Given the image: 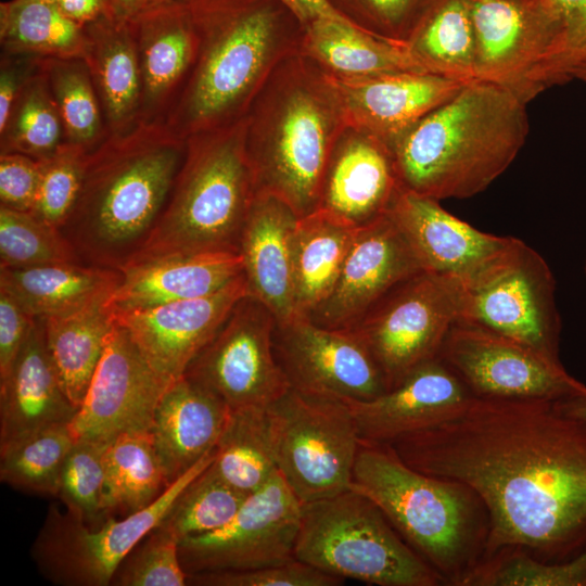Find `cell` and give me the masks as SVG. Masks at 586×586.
Here are the masks:
<instances>
[{"mask_svg": "<svg viewBox=\"0 0 586 586\" xmlns=\"http://www.w3.org/2000/svg\"><path fill=\"white\" fill-rule=\"evenodd\" d=\"M387 444L412 469L475 491L489 515L485 558L514 549L561 563L586 551V421L553 400L472 396Z\"/></svg>", "mask_w": 586, "mask_h": 586, "instance_id": "6da1fadb", "label": "cell"}, {"mask_svg": "<svg viewBox=\"0 0 586 586\" xmlns=\"http://www.w3.org/2000/svg\"><path fill=\"white\" fill-rule=\"evenodd\" d=\"M196 49L164 123L187 140L244 118L286 56L301 50L305 25L281 0H189Z\"/></svg>", "mask_w": 586, "mask_h": 586, "instance_id": "7a4b0ae2", "label": "cell"}, {"mask_svg": "<svg viewBox=\"0 0 586 586\" xmlns=\"http://www.w3.org/2000/svg\"><path fill=\"white\" fill-rule=\"evenodd\" d=\"M187 140L163 122H139L89 152L77 201L60 228L80 262L120 270L154 228Z\"/></svg>", "mask_w": 586, "mask_h": 586, "instance_id": "3957f363", "label": "cell"}, {"mask_svg": "<svg viewBox=\"0 0 586 586\" xmlns=\"http://www.w3.org/2000/svg\"><path fill=\"white\" fill-rule=\"evenodd\" d=\"M527 103L501 85L467 82L390 146L402 188L437 201L484 191L525 143Z\"/></svg>", "mask_w": 586, "mask_h": 586, "instance_id": "277c9868", "label": "cell"}, {"mask_svg": "<svg viewBox=\"0 0 586 586\" xmlns=\"http://www.w3.org/2000/svg\"><path fill=\"white\" fill-rule=\"evenodd\" d=\"M245 119V151L257 192L304 217L318 209L332 148L348 124L331 77L297 51L271 72Z\"/></svg>", "mask_w": 586, "mask_h": 586, "instance_id": "5b68a950", "label": "cell"}, {"mask_svg": "<svg viewBox=\"0 0 586 586\" xmlns=\"http://www.w3.org/2000/svg\"><path fill=\"white\" fill-rule=\"evenodd\" d=\"M351 488L382 510L445 585L463 586L484 560L489 515L470 486L412 469L388 444L360 441Z\"/></svg>", "mask_w": 586, "mask_h": 586, "instance_id": "8992f818", "label": "cell"}, {"mask_svg": "<svg viewBox=\"0 0 586 586\" xmlns=\"http://www.w3.org/2000/svg\"><path fill=\"white\" fill-rule=\"evenodd\" d=\"M256 194L245 151L244 118L189 137L167 202L130 262L166 255L239 254Z\"/></svg>", "mask_w": 586, "mask_h": 586, "instance_id": "52a82bcc", "label": "cell"}, {"mask_svg": "<svg viewBox=\"0 0 586 586\" xmlns=\"http://www.w3.org/2000/svg\"><path fill=\"white\" fill-rule=\"evenodd\" d=\"M295 559L369 585H445L382 510L352 488L302 505Z\"/></svg>", "mask_w": 586, "mask_h": 586, "instance_id": "ba28073f", "label": "cell"}, {"mask_svg": "<svg viewBox=\"0 0 586 586\" xmlns=\"http://www.w3.org/2000/svg\"><path fill=\"white\" fill-rule=\"evenodd\" d=\"M267 415L278 471L302 505L351 489L360 438L347 403L290 388Z\"/></svg>", "mask_w": 586, "mask_h": 586, "instance_id": "9c48e42d", "label": "cell"}, {"mask_svg": "<svg viewBox=\"0 0 586 586\" xmlns=\"http://www.w3.org/2000/svg\"><path fill=\"white\" fill-rule=\"evenodd\" d=\"M214 458L215 448L150 506L119 520L111 517L95 527L51 505L30 548L39 573L61 586L111 585L123 559L160 524L177 496Z\"/></svg>", "mask_w": 586, "mask_h": 586, "instance_id": "30bf717a", "label": "cell"}, {"mask_svg": "<svg viewBox=\"0 0 586 586\" xmlns=\"http://www.w3.org/2000/svg\"><path fill=\"white\" fill-rule=\"evenodd\" d=\"M464 285L422 271L393 288L353 328L372 354L391 390L434 358L460 319Z\"/></svg>", "mask_w": 586, "mask_h": 586, "instance_id": "8fae6325", "label": "cell"}, {"mask_svg": "<svg viewBox=\"0 0 586 586\" xmlns=\"http://www.w3.org/2000/svg\"><path fill=\"white\" fill-rule=\"evenodd\" d=\"M555 293L546 260L520 240L493 269L464 286L459 321L511 339L560 365Z\"/></svg>", "mask_w": 586, "mask_h": 586, "instance_id": "7c38bea8", "label": "cell"}, {"mask_svg": "<svg viewBox=\"0 0 586 586\" xmlns=\"http://www.w3.org/2000/svg\"><path fill=\"white\" fill-rule=\"evenodd\" d=\"M275 328L273 314L246 294L183 377L208 390L230 410L267 408L290 390L275 355Z\"/></svg>", "mask_w": 586, "mask_h": 586, "instance_id": "4fadbf2b", "label": "cell"}, {"mask_svg": "<svg viewBox=\"0 0 586 586\" xmlns=\"http://www.w3.org/2000/svg\"><path fill=\"white\" fill-rule=\"evenodd\" d=\"M302 504L280 472L250 494L222 527L181 540L187 574L251 570L295 559Z\"/></svg>", "mask_w": 586, "mask_h": 586, "instance_id": "5bb4252c", "label": "cell"}, {"mask_svg": "<svg viewBox=\"0 0 586 586\" xmlns=\"http://www.w3.org/2000/svg\"><path fill=\"white\" fill-rule=\"evenodd\" d=\"M437 358L477 397L558 400L586 394V385L562 364L459 320L446 334Z\"/></svg>", "mask_w": 586, "mask_h": 586, "instance_id": "9a60e30c", "label": "cell"}, {"mask_svg": "<svg viewBox=\"0 0 586 586\" xmlns=\"http://www.w3.org/2000/svg\"><path fill=\"white\" fill-rule=\"evenodd\" d=\"M276 358L290 388L345 403L371 400L387 391L368 346L353 329H328L307 315L276 322Z\"/></svg>", "mask_w": 586, "mask_h": 586, "instance_id": "2e32d148", "label": "cell"}, {"mask_svg": "<svg viewBox=\"0 0 586 586\" xmlns=\"http://www.w3.org/2000/svg\"><path fill=\"white\" fill-rule=\"evenodd\" d=\"M168 386L115 321L86 396L68 424L75 441L107 444L124 433L151 431Z\"/></svg>", "mask_w": 586, "mask_h": 586, "instance_id": "e0dca14e", "label": "cell"}, {"mask_svg": "<svg viewBox=\"0 0 586 586\" xmlns=\"http://www.w3.org/2000/svg\"><path fill=\"white\" fill-rule=\"evenodd\" d=\"M387 215L424 271L456 278L464 286L493 269L520 241L483 232L444 209L440 201L404 188Z\"/></svg>", "mask_w": 586, "mask_h": 586, "instance_id": "ac0fdd59", "label": "cell"}, {"mask_svg": "<svg viewBox=\"0 0 586 586\" xmlns=\"http://www.w3.org/2000/svg\"><path fill=\"white\" fill-rule=\"evenodd\" d=\"M424 271L387 215L357 229L330 294L307 316L328 329H353L393 288Z\"/></svg>", "mask_w": 586, "mask_h": 586, "instance_id": "d6986e66", "label": "cell"}, {"mask_svg": "<svg viewBox=\"0 0 586 586\" xmlns=\"http://www.w3.org/2000/svg\"><path fill=\"white\" fill-rule=\"evenodd\" d=\"M249 294L242 273L220 291L153 308L114 314L151 368L167 384L180 379L233 306Z\"/></svg>", "mask_w": 586, "mask_h": 586, "instance_id": "ffe728a7", "label": "cell"}, {"mask_svg": "<svg viewBox=\"0 0 586 586\" xmlns=\"http://www.w3.org/2000/svg\"><path fill=\"white\" fill-rule=\"evenodd\" d=\"M475 40V77L507 87L527 102L547 49L537 0H466Z\"/></svg>", "mask_w": 586, "mask_h": 586, "instance_id": "44dd1931", "label": "cell"}, {"mask_svg": "<svg viewBox=\"0 0 586 586\" xmlns=\"http://www.w3.org/2000/svg\"><path fill=\"white\" fill-rule=\"evenodd\" d=\"M400 189L390 148L347 124L330 153L318 209L360 228L384 216Z\"/></svg>", "mask_w": 586, "mask_h": 586, "instance_id": "7402d4cb", "label": "cell"}, {"mask_svg": "<svg viewBox=\"0 0 586 586\" xmlns=\"http://www.w3.org/2000/svg\"><path fill=\"white\" fill-rule=\"evenodd\" d=\"M472 396L459 378L434 358L382 395L347 405L360 441L387 444L446 420Z\"/></svg>", "mask_w": 586, "mask_h": 586, "instance_id": "603a6c76", "label": "cell"}, {"mask_svg": "<svg viewBox=\"0 0 586 586\" xmlns=\"http://www.w3.org/2000/svg\"><path fill=\"white\" fill-rule=\"evenodd\" d=\"M330 77L341 95L348 124L369 131L388 148L467 84L426 72Z\"/></svg>", "mask_w": 586, "mask_h": 586, "instance_id": "cb8c5ba5", "label": "cell"}, {"mask_svg": "<svg viewBox=\"0 0 586 586\" xmlns=\"http://www.w3.org/2000/svg\"><path fill=\"white\" fill-rule=\"evenodd\" d=\"M107 298L113 314L212 295L243 273L238 253L166 255L132 260Z\"/></svg>", "mask_w": 586, "mask_h": 586, "instance_id": "d4e9b609", "label": "cell"}, {"mask_svg": "<svg viewBox=\"0 0 586 586\" xmlns=\"http://www.w3.org/2000/svg\"><path fill=\"white\" fill-rule=\"evenodd\" d=\"M138 53L140 122H163L191 69L196 37L184 2L148 8L129 21Z\"/></svg>", "mask_w": 586, "mask_h": 586, "instance_id": "484cf974", "label": "cell"}, {"mask_svg": "<svg viewBox=\"0 0 586 586\" xmlns=\"http://www.w3.org/2000/svg\"><path fill=\"white\" fill-rule=\"evenodd\" d=\"M297 215L281 199L257 192L241 234L239 254L249 295L284 322L297 314L291 240Z\"/></svg>", "mask_w": 586, "mask_h": 586, "instance_id": "4316f807", "label": "cell"}, {"mask_svg": "<svg viewBox=\"0 0 586 586\" xmlns=\"http://www.w3.org/2000/svg\"><path fill=\"white\" fill-rule=\"evenodd\" d=\"M76 412L49 355L44 320L34 318L17 358L0 379V446L47 428L69 424Z\"/></svg>", "mask_w": 586, "mask_h": 586, "instance_id": "83f0119b", "label": "cell"}, {"mask_svg": "<svg viewBox=\"0 0 586 586\" xmlns=\"http://www.w3.org/2000/svg\"><path fill=\"white\" fill-rule=\"evenodd\" d=\"M229 413L217 396L183 375L166 388L151 434L168 486L214 450Z\"/></svg>", "mask_w": 586, "mask_h": 586, "instance_id": "f1b7e54d", "label": "cell"}, {"mask_svg": "<svg viewBox=\"0 0 586 586\" xmlns=\"http://www.w3.org/2000/svg\"><path fill=\"white\" fill-rule=\"evenodd\" d=\"M82 59L98 93L107 136L140 122L142 82L129 22L105 14L84 25Z\"/></svg>", "mask_w": 586, "mask_h": 586, "instance_id": "f546056e", "label": "cell"}, {"mask_svg": "<svg viewBox=\"0 0 586 586\" xmlns=\"http://www.w3.org/2000/svg\"><path fill=\"white\" fill-rule=\"evenodd\" d=\"M122 272L81 263L0 268V289L33 317L47 319L77 311L109 296Z\"/></svg>", "mask_w": 586, "mask_h": 586, "instance_id": "4dcf8cb0", "label": "cell"}, {"mask_svg": "<svg viewBox=\"0 0 586 586\" xmlns=\"http://www.w3.org/2000/svg\"><path fill=\"white\" fill-rule=\"evenodd\" d=\"M357 229L323 209L297 219L291 240L297 314L308 315L330 294Z\"/></svg>", "mask_w": 586, "mask_h": 586, "instance_id": "1f68e13d", "label": "cell"}, {"mask_svg": "<svg viewBox=\"0 0 586 586\" xmlns=\"http://www.w3.org/2000/svg\"><path fill=\"white\" fill-rule=\"evenodd\" d=\"M301 52L336 78L424 72L406 47L332 20H319L305 26Z\"/></svg>", "mask_w": 586, "mask_h": 586, "instance_id": "d6a6232c", "label": "cell"}, {"mask_svg": "<svg viewBox=\"0 0 586 586\" xmlns=\"http://www.w3.org/2000/svg\"><path fill=\"white\" fill-rule=\"evenodd\" d=\"M109 296L68 315L44 320L46 344L73 406L80 407L114 327Z\"/></svg>", "mask_w": 586, "mask_h": 586, "instance_id": "836d02e7", "label": "cell"}, {"mask_svg": "<svg viewBox=\"0 0 586 586\" xmlns=\"http://www.w3.org/2000/svg\"><path fill=\"white\" fill-rule=\"evenodd\" d=\"M428 73L469 82L475 77V40L466 0H433L406 42Z\"/></svg>", "mask_w": 586, "mask_h": 586, "instance_id": "e575fe53", "label": "cell"}, {"mask_svg": "<svg viewBox=\"0 0 586 586\" xmlns=\"http://www.w3.org/2000/svg\"><path fill=\"white\" fill-rule=\"evenodd\" d=\"M103 461L109 518L142 510L169 487L151 431L118 435L105 444Z\"/></svg>", "mask_w": 586, "mask_h": 586, "instance_id": "d590c367", "label": "cell"}, {"mask_svg": "<svg viewBox=\"0 0 586 586\" xmlns=\"http://www.w3.org/2000/svg\"><path fill=\"white\" fill-rule=\"evenodd\" d=\"M2 52L40 58H82L84 26L48 0H9L0 3Z\"/></svg>", "mask_w": 586, "mask_h": 586, "instance_id": "8d00e7d4", "label": "cell"}, {"mask_svg": "<svg viewBox=\"0 0 586 586\" xmlns=\"http://www.w3.org/2000/svg\"><path fill=\"white\" fill-rule=\"evenodd\" d=\"M212 467L221 480L246 495L277 474L267 408L230 410Z\"/></svg>", "mask_w": 586, "mask_h": 586, "instance_id": "74e56055", "label": "cell"}, {"mask_svg": "<svg viewBox=\"0 0 586 586\" xmlns=\"http://www.w3.org/2000/svg\"><path fill=\"white\" fill-rule=\"evenodd\" d=\"M42 71L62 118L65 142L91 152L107 132L85 60L43 58Z\"/></svg>", "mask_w": 586, "mask_h": 586, "instance_id": "f35d334b", "label": "cell"}, {"mask_svg": "<svg viewBox=\"0 0 586 586\" xmlns=\"http://www.w3.org/2000/svg\"><path fill=\"white\" fill-rule=\"evenodd\" d=\"M64 143V126L41 63L0 126V153H20L41 161Z\"/></svg>", "mask_w": 586, "mask_h": 586, "instance_id": "ab89813d", "label": "cell"}, {"mask_svg": "<svg viewBox=\"0 0 586 586\" xmlns=\"http://www.w3.org/2000/svg\"><path fill=\"white\" fill-rule=\"evenodd\" d=\"M68 424L0 446V480L20 491L56 497L64 462L75 444Z\"/></svg>", "mask_w": 586, "mask_h": 586, "instance_id": "60d3db41", "label": "cell"}, {"mask_svg": "<svg viewBox=\"0 0 586 586\" xmlns=\"http://www.w3.org/2000/svg\"><path fill=\"white\" fill-rule=\"evenodd\" d=\"M249 495L221 480L212 463L177 496L157 525L180 543L227 524Z\"/></svg>", "mask_w": 586, "mask_h": 586, "instance_id": "b9f144b4", "label": "cell"}, {"mask_svg": "<svg viewBox=\"0 0 586 586\" xmlns=\"http://www.w3.org/2000/svg\"><path fill=\"white\" fill-rule=\"evenodd\" d=\"M544 17L547 50L536 77L540 91L573 78L586 62V0H537Z\"/></svg>", "mask_w": 586, "mask_h": 586, "instance_id": "7bdbcfd3", "label": "cell"}, {"mask_svg": "<svg viewBox=\"0 0 586 586\" xmlns=\"http://www.w3.org/2000/svg\"><path fill=\"white\" fill-rule=\"evenodd\" d=\"M59 263H81L60 229L30 212L0 206V268Z\"/></svg>", "mask_w": 586, "mask_h": 586, "instance_id": "ee69618b", "label": "cell"}, {"mask_svg": "<svg viewBox=\"0 0 586 586\" xmlns=\"http://www.w3.org/2000/svg\"><path fill=\"white\" fill-rule=\"evenodd\" d=\"M463 586H586V551L561 563H546L514 549L485 558Z\"/></svg>", "mask_w": 586, "mask_h": 586, "instance_id": "f6af8a7d", "label": "cell"}, {"mask_svg": "<svg viewBox=\"0 0 586 586\" xmlns=\"http://www.w3.org/2000/svg\"><path fill=\"white\" fill-rule=\"evenodd\" d=\"M105 444L76 441L61 471L56 497L91 527L109 519L104 506Z\"/></svg>", "mask_w": 586, "mask_h": 586, "instance_id": "bcb514c9", "label": "cell"}, {"mask_svg": "<svg viewBox=\"0 0 586 586\" xmlns=\"http://www.w3.org/2000/svg\"><path fill=\"white\" fill-rule=\"evenodd\" d=\"M89 152L64 143L41 160L39 187L30 213L60 229L72 212L85 177Z\"/></svg>", "mask_w": 586, "mask_h": 586, "instance_id": "7dc6e473", "label": "cell"}, {"mask_svg": "<svg viewBox=\"0 0 586 586\" xmlns=\"http://www.w3.org/2000/svg\"><path fill=\"white\" fill-rule=\"evenodd\" d=\"M178 540L156 526L123 559L112 586H184L188 574L181 565Z\"/></svg>", "mask_w": 586, "mask_h": 586, "instance_id": "c3c4849f", "label": "cell"}, {"mask_svg": "<svg viewBox=\"0 0 586 586\" xmlns=\"http://www.w3.org/2000/svg\"><path fill=\"white\" fill-rule=\"evenodd\" d=\"M349 24L406 47L433 0H327Z\"/></svg>", "mask_w": 586, "mask_h": 586, "instance_id": "681fc988", "label": "cell"}, {"mask_svg": "<svg viewBox=\"0 0 586 586\" xmlns=\"http://www.w3.org/2000/svg\"><path fill=\"white\" fill-rule=\"evenodd\" d=\"M344 581L297 559L251 570L188 574V585L196 586H339Z\"/></svg>", "mask_w": 586, "mask_h": 586, "instance_id": "f907efd6", "label": "cell"}, {"mask_svg": "<svg viewBox=\"0 0 586 586\" xmlns=\"http://www.w3.org/2000/svg\"><path fill=\"white\" fill-rule=\"evenodd\" d=\"M42 163L20 153H0V206L31 212Z\"/></svg>", "mask_w": 586, "mask_h": 586, "instance_id": "816d5d0a", "label": "cell"}, {"mask_svg": "<svg viewBox=\"0 0 586 586\" xmlns=\"http://www.w3.org/2000/svg\"><path fill=\"white\" fill-rule=\"evenodd\" d=\"M34 318L0 289V379L12 368L30 331Z\"/></svg>", "mask_w": 586, "mask_h": 586, "instance_id": "f5cc1de1", "label": "cell"}, {"mask_svg": "<svg viewBox=\"0 0 586 586\" xmlns=\"http://www.w3.org/2000/svg\"><path fill=\"white\" fill-rule=\"evenodd\" d=\"M42 59L27 53L1 51L0 59V126H2L16 98L40 68Z\"/></svg>", "mask_w": 586, "mask_h": 586, "instance_id": "db71d44e", "label": "cell"}, {"mask_svg": "<svg viewBox=\"0 0 586 586\" xmlns=\"http://www.w3.org/2000/svg\"><path fill=\"white\" fill-rule=\"evenodd\" d=\"M286 4L303 22L305 26L319 20H332L348 25L327 0H281ZM353 26V25H352ZM355 27V26H354ZM357 28V27H356Z\"/></svg>", "mask_w": 586, "mask_h": 586, "instance_id": "11a10c76", "label": "cell"}, {"mask_svg": "<svg viewBox=\"0 0 586 586\" xmlns=\"http://www.w3.org/2000/svg\"><path fill=\"white\" fill-rule=\"evenodd\" d=\"M58 5L66 16L81 26L110 14L107 0H59Z\"/></svg>", "mask_w": 586, "mask_h": 586, "instance_id": "9f6ffc18", "label": "cell"}, {"mask_svg": "<svg viewBox=\"0 0 586 586\" xmlns=\"http://www.w3.org/2000/svg\"><path fill=\"white\" fill-rule=\"evenodd\" d=\"M109 12L119 22H129L146 9L148 0H107Z\"/></svg>", "mask_w": 586, "mask_h": 586, "instance_id": "6f0895ef", "label": "cell"}, {"mask_svg": "<svg viewBox=\"0 0 586 586\" xmlns=\"http://www.w3.org/2000/svg\"><path fill=\"white\" fill-rule=\"evenodd\" d=\"M562 413L586 421V394L553 400Z\"/></svg>", "mask_w": 586, "mask_h": 586, "instance_id": "680465c9", "label": "cell"}, {"mask_svg": "<svg viewBox=\"0 0 586 586\" xmlns=\"http://www.w3.org/2000/svg\"><path fill=\"white\" fill-rule=\"evenodd\" d=\"M189 0H148V8L158 7L163 4H169V3H180V2H187Z\"/></svg>", "mask_w": 586, "mask_h": 586, "instance_id": "91938a15", "label": "cell"}, {"mask_svg": "<svg viewBox=\"0 0 586 586\" xmlns=\"http://www.w3.org/2000/svg\"><path fill=\"white\" fill-rule=\"evenodd\" d=\"M573 78L586 81V64L579 66L573 74Z\"/></svg>", "mask_w": 586, "mask_h": 586, "instance_id": "94428289", "label": "cell"}, {"mask_svg": "<svg viewBox=\"0 0 586 586\" xmlns=\"http://www.w3.org/2000/svg\"><path fill=\"white\" fill-rule=\"evenodd\" d=\"M48 1H51V2L58 3V1H59V0H48Z\"/></svg>", "mask_w": 586, "mask_h": 586, "instance_id": "6125c7cd", "label": "cell"}, {"mask_svg": "<svg viewBox=\"0 0 586 586\" xmlns=\"http://www.w3.org/2000/svg\"><path fill=\"white\" fill-rule=\"evenodd\" d=\"M584 64H586V62H584L582 65H584ZM582 65H581V66H582ZM577 68H578V67H577ZM577 68H576V69H577ZM576 69H575V71H576ZM573 74H574V73H573Z\"/></svg>", "mask_w": 586, "mask_h": 586, "instance_id": "be15d7a7", "label": "cell"}, {"mask_svg": "<svg viewBox=\"0 0 586 586\" xmlns=\"http://www.w3.org/2000/svg\"><path fill=\"white\" fill-rule=\"evenodd\" d=\"M585 271H586V266H585Z\"/></svg>", "mask_w": 586, "mask_h": 586, "instance_id": "e7e4bbea", "label": "cell"}]
</instances>
